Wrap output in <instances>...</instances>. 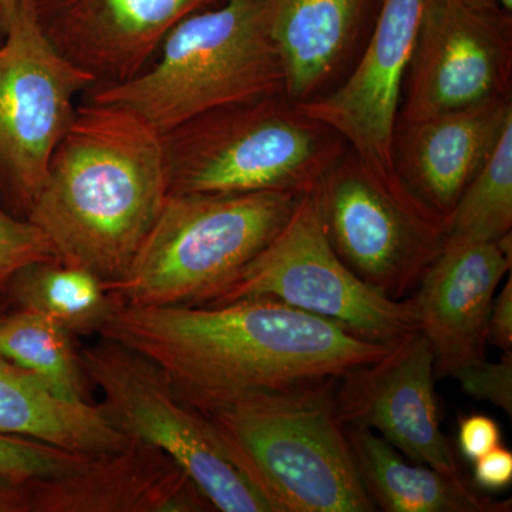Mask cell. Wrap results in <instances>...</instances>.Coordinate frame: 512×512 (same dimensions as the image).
<instances>
[{"label": "cell", "mask_w": 512, "mask_h": 512, "mask_svg": "<svg viewBox=\"0 0 512 512\" xmlns=\"http://www.w3.org/2000/svg\"><path fill=\"white\" fill-rule=\"evenodd\" d=\"M99 336L151 360L200 413L247 394L340 377L390 349L268 298L116 305Z\"/></svg>", "instance_id": "obj_1"}, {"label": "cell", "mask_w": 512, "mask_h": 512, "mask_svg": "<svg viewBox=\"0 0 512 512\" xmlns=\"http://www.w3.org/2000/svg\"><path fill=\"white\" fill-rule=\"evenodd\" d=\"M168 195L163 136L133 111L77 107L28 220L56 258L104 284L127 274Z\"/></svg>", "instance_id": "obj_2"}, {"label": "cell", "mask_w": 512, "mask_h": 512, "mask_svg": "<svg viewBox=\"0 0 512 512\" xmlns=\"http://www.w3.org/2000/svg\"><path fill=\"white\" fill-rule=\"evenodd\" d=\"M336 380L238 397L204 414L276 512H375L357 476Z\"/></svg>", "instance_id": "obj_3"}, {"label": "cell", "mask_w": 512, "mask_h": 512, "mask_svg": "<svg viewBox=\"0 0 512 512\" xmlns=\"http://www.w3.org/2000/svg\"><path fill=\"white\" fill-rule=\"evenodd\" d=\"M160 49L151 69L89 100L133 111L164 136L207 111L285 93L262 0H221L181 20Z\"/></svg>", "instance_id": "obj_4"}, {"label": "cell", "mask_w": 512, "mask_h": 512, "mask_svg": "<svg viewBox=\"0 0 512 512\" xmlns=\"http://www.w3.org/2000/svg\"><path fill=\"white\" fill-rule=\"evenodd\" d=\"M163 143L168 194H308L349 150L285 93L207 111Z\"/></svg>", "instance_id": "obj_5"}, {"label": "cell", "mask_w": 512, "mask_h": 512, "mask_svg": "<svg viewBox=\"0 0 512 512\" xmlns=\"http://www.w3.org/2000/svg\"><path fill=\"white\" fill-rule=\"evenodd\" d=\"M301 197L168 194L127 274L107 292L119 306L205 305L275 238Z\"/></svg>", "instance_id": "obj_6"}, {"label": "cell", "mask_w": 512, "mask_h": 512, "mask_svg": "<svg viewBox=\"0 0 512 512\" xmlns=\"http://www.w3.org/2000/svg\"><path fill=\"white\" fill-rule=\"evenodd\" d=\"M256 298L285 303L384 346L419 330L414 298H387L336 255L320 220L315 191L302 195L275 238L200 306Z\"/></svg>", "instance_id": "obj_7"}, {"label": "cell", "mask_w": 512, "mask_h": 512, "mask_svg": "<svg viewBox=\"0 0 512 512\" xmlns=\"http://www.w3.org/2000/svg\"><path fill=\"white\" fill-rule=\"evenodd\" d=\"M80 359L113 427L173 458L214 510L276 512L234 463L207 417L175 393L160 367L103 338L83 349Z\"/></svg>", "instance_id": "obj_8"}, {"label": "cell", "mask_w": 512, "mask_h": 512, "mask_svg": "<svg viewBox=\"0 0 512 512\" xmlns=\"http://www.w3.org/2000/svg\"><path fill=\"white\" fill-rule=\"evenodd\" d=\"M313 191L326 237L343 264L387 298H409L443 252L448 218L403 180L372 173L350 150Z\"/></svg>", "instance_id": "obj_9"}, {"label": "cell", "mask_w": 512, "mask_h": 512, "mask_svg": "<svg viewBox=\"0 0 512 512\" xmlns=\"http://www.w3.org/2000/svg\"><path fill=\"white\" fill-rule=\"evenodd\" d=\"M94 86L92 74L50 42L32 0H20L0 40V198L16 217L28 218L76 116L74 99Z\"/></svg>", "instance_id": "obj_10"}, {"label": "cell", "mask_w": 512, "mask_h": 512, "mask_svg": "<svg viewBox=\"0 0 512 512\" xmlns=\"http://www.w3.org/2000/svg\"><path fill=\"white\" fill-rule=\"evenodd\" d=\"M512 15L431 0L404 80L397 124L511 97Z\"/></svg>", "instance_id": "obj_11"}, {"label": "cell", "mask_w": 512, "mask_h": 512, "mask_svg": "<svg viewBox=\"0 0 512 512\" xmlns=\"http://www.w3.org/2000/svg\"><path fill=\"white\" fill-rule=\"evenodd\" d=\"M431 0H382L375 28L353 72L338 89L296 103L301 113L335 131L372 173L402 180L394 134L404 80Z\"/></svg>", "instance_id": "obj_12"}, {"label": "cell", "mask_w": 512, "mask_h": 512, "mask_svg": "<svg viewBox=\"0 0 512 512\" xmlns=\"http://www.w3.org/2000/svg\"><path fill=\"white\" fill-rule=\"evenodd\" d=\"M434 377L433 350L417 330L338 377L336 406L345 426L375 431L413 463L463 477L440 427Z\"/></svg>", "instance_id": "obj_13"}, {"label": "cell", "mask_w": 512, "mask_h": 512, "mask_svg": "<svg viewBox=\"0 0 512 512\" xmlns=\"http://www.w3.org/2000/svg\"><path fill=\"white\" fill-rule=\"evenodd\" d=\"M32 2L50 42L70 62L92 74L93 89H97L127 82L143 72L181 20L221 0Z\"/></svg>", "instance_id": "obj_14"}, {"label": "cell", "mask_w": 512, "mask_h": 512, "mask_svg": "<svg viewBox=\"0 0 512 512\" xmlns=\"http://www.w3.org/2000/svg\"><path fill=\"white\" fill-rule=\"evenodd\" d=\"M512 235L444 247L419 285V330L429 340L436 377H456L487 359L495 292L511 271Z\"/></svg>", "instance_id": "obj_15"}, {"label": "cell", "mask_w": 512, "mask_h": 512, "mask_svg": "<svg viewBox=\"0 0 512 512\" xmlns=\"http://www.w3.org/2000/svg\"><path fill=\"white\" fill-rule=\"evenodd\" d=\"M214 511L177 463L144 441L93 457L74 473L32 481V512Z\"/></svg>", "instance_id": "obj_16"}, {"label": "cell", "mask_w": 512, "mask_h": 512, "mask_svg": "<svg viewBox=\"0 0 512 512\" xmlns=\"http://www.w3.org/2000/svg\"><path fill=\"white\" fill-rule=\"evenodd\" d=\"M511 120L512 99L505 97L416 123L397 124V174L421 201L448 218Z\"/></svg>", "instance_id": "obj_17"}, {"label": "cell", "mask_w": 512, "mask_h": 512, "mask_svg": "<svg viewBox=\"0 0 512 512\" xmlns=\"http://www.w3.org/2000/svg\"><path fill=\"white\" fill-rule=\"evenodd\" d=\"M295 103L312 99L355 42L370 0H262Z\"/></svg>", "instance_id": "obj_18"}, {"label": "cell", "mask_w": 512, "mask_h": 512, "mask_svg": "<svg viewBox=\"0 0 512 512\" xmlns=\"http://www.w3.org/2000/svg\"><path fill=\"white\" fill-rule=\"evenodd\" d=\"M357 476L376 510L386 512H510L511 500L484 495L466 477L406 461L375 431L346 426Z\"/></svg>", "instance_id": "obj_19"}, {"label": "cell", "mask_w": 512, "mask_h": 512, "mask_svg": "<svg viewBox=\"0 0 512 512\" xmlns=\"http://www.w3.org/2000/svg\"><path fill=\"white\" fill-rule=\"evenodd\" d=\"M2 292L9 308L40 313L73 336L99 335L116 308L99 276L59 259L23 266Z\"/></svg>", "instance_id": "obj_20"}, {"label": "cell", "mask_w": 512, "mask_h": 512, "mask_svg": "<svg viewBox=\"0 0 512 512\" xmlns=\"http://www.w3.org/2000/svg\"><path fill=\"white\" fill-rule=\"evenodd\" d=\"M73 335L40 313L8 308L0 313V356L32 373L64 402L94 404Z\"/></svg>", "instance_id": "obj_21"}, {"label": "cell", "mask_w": 512, "mask_h": 512, "mask_svg": "<svg viewBox=\"0 0 512 512\" xmlns=\"http://www.w3.org/2000/svg\"><path fill=\"white\" fill-rule=\"evenodd\" d=\"M512 120L448 217L444 247L491 242L511 234Z\"/></svg>", "instance_id": "obj_22"}, {"label": "cell", "mask_w": 512, "mask_h": 512, "mask_svg": "<svg viewBox=\"0 0 512 512\" xmlns=\"http://www.w3.org/2000/svg\"><path fill=\"white\" fill-rule=\"evenodd\" d=\"M93 456L64 450L45 441L0 433V478L40 480L80 470Z\"/></svg>", "instance_id": "obj_23"}, {"label": "cell", "mask_w": 512, "mask_h": 512, "mask_svg": "<svg viewBox=\"0 0 512 512\" xmlns=\"http://www.w3.org/2000/svg\"><path fill=\"white\" fill-rule=\"evenodd\" d=\"M47 259L57 258L45 232L0 207V291L23 266Z\"/></svg>", "instance_id": "obj_24"}, {"label": "cell", "mask_w": 512, "mask_h": 512, "mask_svg": "<svg viewBox=\"0 0 512 512\" xmlns=\"http://www.w3.org/2000/svg\"><path fill=\"white\" fill-rule=\"evenodd\" d=\"M456 379L467 396L490 402L512 416V352H503L498 362L481 360L458 373Z\"/></svg>", "instance_id": "obj_25"}, {"label": "cell", "mask_w": 512, "mask_h": 512, "mask_svg": "<svg viewBox=\"0 0 512 512\" xmlns=\"http://www.w3.org/2000/svg\"><path fill=\"white\" fill-rule=\"evenodd\" d=\"M457 441L461 454L474 463L495 447L501 446L500 426L484 414H470L458 421Z\"/></svg>", "instance_id": "obj_26"}, {"label": "cell", "mask_w": 512, "mask_h": 512, "mask_svg": "<svg viewBox=\"0 0 512 512\" xmlns=\"http://www.w3.org/2000/svg\"><path fill=\"white\" fill-rule=\"evenodd\" d=\"M474 483L485 491H501L512 483V453L503 446L474 461Z\"/></svg>", "instance_id": "obj_27"}, {"label": "cell", "mask_w": 512, "mask_h": 512, "mask_svg": "<svg viewBox=\"0 0 512 512\" xmlns=\"http://www.w3.org/2000/svg\"><path fill=\"white\" fill-rule=\"evenodd\" d=\"M488 343L501 352H512V279L494 298L488 319Z\"/></svg>", "instance_id": "obj_28"}, {"label": "cell", "mask_w": 512, "mask_h": 512, "mask_svg": "<svg viewBox=\"0 0 512 512\" xmlns=\"http://www.w3.org/2000/svg\"><path fill=\"white\" fill-rule=\"evenodd\" d=\"M32 481L0 478V512H32Z\"/></svg>", "instance_id": "obj_29"}, {"label": "cell", "mask_w": 512, "mask_h": 512, "mask_svg": "<svg viewBox=\"0 0 512 512\" xmlns=\"http://www.w3.org/2000/svg\"><path fill=\"white\" fill-rule=\"evenodd\" d=\"M20 0H0V39L6 35L10 23L18 12Z\"/></svg>", "instance_id": "obj_30"}, {"label": "cell", "mask_w": 512, "mask_h": 512, "mask_svg": "<svg viewBox=\"0 0 512 512\" xmlns=\"http://www.w3.org/2000/svg\"><path fill=\"white\" fill-rule=\"evenodd\" d=\"M460 2L466 3V5L471 6V8H476L480 10H498L497 6L494 5L491 0H460ZM501 10V9H500ZM504 12V10H503Z\"/></svg>", "instance_id": "obj_31"}, {"label": "cell", "mask_w": 512, "mask_h": 512, "mask_svg": "<svg viewBox=\"0 0 512 512\" xmlns=\"http://www.w3.org/2000/svg\"><path fill=\"white\" fill-rule=\"evenodd\" d=\"M497 8L504 10L508 15H512V0H491Z\"/></svg>", "instance_id": "obj_32"}, {"label": "cell", "mask_w": 512, "mask_h": 512, "mask_svg": "<svg viewBox=\"0 0 512 512\" xmlns=\"http://www.w3.org/2000/svg\"><path fill=\"white\" fill-rule=\"evenodd\" d=\"M9 308L8 301H6L5 295L0 291V313L5 312Z\"/></svg>", "instance_id": "obj_33"}, {"label": "cell", "mask_w": 512, "mask_h": 512, "mask_svg": "<svg viewBox=\"0 0 512 512\" xmlns=\"http://www.w3.org/2000/svg\"><path fill=\"white\" fill-rule=\"evenodd\" d=\"M0 40H2V39H0Z\"/></svg>", "instance_id": "obj_34"}]
</instances>
